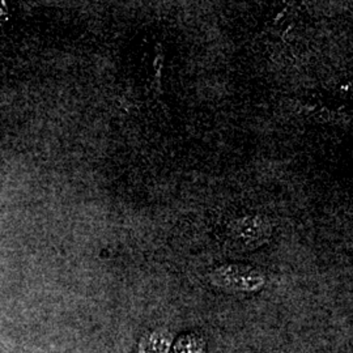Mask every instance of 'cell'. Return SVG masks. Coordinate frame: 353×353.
<instances>
[{
  "instance_id": "1",
  "label": "cell",
  "mask_w": 353,
  "mask_h": 353,
  "mask_svg": "<svg viewBox=\"0 0 353 353\" xmlns=\"http://www.w3.org/2000/svg\"><path fill=\"white\" fill-rule=\"evenodd\" d=\"M214 284L233 292L258 290L265 284L263 275L249 265H225L214 274Z\"/></svg>"
},
{
  "instance_id": "2",
  "label": "cell",
  "mask_w": 353,
  "mask_h": 353,
  "mask_svg": "<svg viewBox=\"0 0 353 353\" xmlns=\"http://www.w3.org/2000/svg\"><path fill=\"white\" fill-rule=\"evenodd\" d=\"M172 335L165 331H154L141 341L139 353H169Z\"/></svg>"
},
{
  "instance_id": "3",
  "label": "cell",
  "mask_w": 353,
  "mask_h": 353,
  "mask_svg": "<svg viewBox=\"0 0 353 353\" xmlns=\"http://www.w3.org/2000/svg\"><path fill=\"white\" fill-rule=\"evenodd\" d=\"M204 343L196 335H185L174 345L173 353H203Z\"/></svg>"
},
{
  "instance_id": "4",
  "label": "cell",
  "mask_w": 353,
  "mask_h": 353,
  "mask_svg": "<svg viewBox=\"0 0 353 353\" xmlns=\"http://www.w3.org/2000/svg\"><path fill=\"white\" fill-rule=\"evenodd\" d=\"M6 11H4V6H3V3H0V21H1V16H4L6 14Z\"/></svg>"
}]
</instances>
